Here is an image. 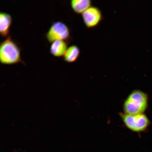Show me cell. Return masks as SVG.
I'll use <instances>...</instances> for the list:
<instances>
[{"instance_id": "1", "label": "cell", "mask_w": 152, "mask_h": 152, "mask_svg": "<svg viewBox=\"0 0 152 152\" xmlns=\"http://www.w3.org/2000/svg\"><path fill=\"white\" fill-rule=\"evenodd\" d=\"M148 96L140 90H133L124 100L123 113L129 115L144 113L148 105Z\"/></svg>"}, {"instance_id": "2", "label": "cell", "mask_w": 152, "mask_h": 152, "mask_svg": "<svg viewBox=\"0 0 152 152\" xmlns=\"http://www.w3.org/2000/svg\"><path fill=\"white\" fill-rule=\"evenodd\" d=\"M0 61L1 64L6 65L18 64L21 61L20 48L10 37L1 43Z\"/></svg>"}, {"instance_id": "3", "label": "cell", "mask_w": 152, "mask_h": 152, "mask_svg": "<svg viewBox=\"0 0 152 152\" xmlns=\"http://www.w3.org/2000/svg\"><path fill=\"white\" fill-rule=\"evenodd\" d=\"M124 124L132 132L141 133L145 132L151 124V121L145 114L129 115L123 113H119Z\"/></svg>"}, {"instance_id": "4", "label": "cell", "mask_w": 152, "mask_h": 152, "mask_svg": "<svg viewBox=\"0 0 152 152\" xmlns=\"http://www.w3.org/2000/svg\"><path fill=\"white\" fill-rule=\"evenodd\" d=\"M69 37V28L66 24L59 21L53 23L46 35L48 41L52 43L57 40H66Z\"/></svg>"}, {"instance_id": "5", "label": "cell", "mask_w": 152, "mask_h": 152, "mask_svg": "<svg viewBox=\"0 0 152 152\" xmlns=\"http://www.w3.org/2000/svg\"><path fill=\"white\" fill-rule=\"evenodd\" d=\"M83 18L87 28L96 27L102 21V16L101 11L96 7L91 6L82 14Z\"/></svg>"}, {"instance_id": "6", "label": "cell", "mask_w": 152, "mask_h": 152, "mask_svg": "<svg viewBox=\"0 0 152 152\" xmlns=\"http://www.w3.org/2000/svg\"><path fill=\"white\" fill-rule=\"evenodd\" d=\"M12 20L10 15L4 12L0 14V33L2 37H6L8 36Z\"/></svg>"}, {"instance_id": "7", "label": "cell", "mask_w": 152, "mask_h": 152, "mask_svg": "<svg viewBox=\"0 0 152 152\" xmlns=\"http://www.w3.org/2000/svg\"><path fill=\"white\" fill-rule=\"evenodd\" d=\"M67 49V44L65 41L57 40L52 43L50 52L53 56L60 57L64 56Z\"/></svg>"}, {"instance_id": "8", "label": "cell", "mask_w": 152, "mask_h": 152, "mask_svg": "<svg viewBox=\"0 0 152 152\" xmlns=\"http://www.w3.org/2000/svg\"><path fill=\"white\" fill-rule=\"evenodd\" d=\"M71 5L74 12L77 14H82L91 7L92 2L90 0H72Z\"/></svg>"}, {"instance_id": "9", "label": "cell", "mask_w": 152, "mask_h": 152, "mask_svg": "<svg viewBox=\"0 0 152 152\" xmlns=\"http://www.w3.org/2000/svg\"><path fill=\"white\" fill-rule=\"evenodd\" d=\"M80 50L77 45H73L68 47L64 56V61L68 63L75 62L78 58Z\"/></svg>"}]
</instances>
